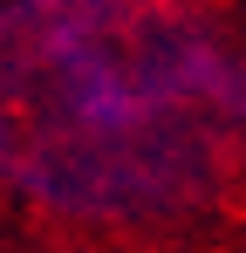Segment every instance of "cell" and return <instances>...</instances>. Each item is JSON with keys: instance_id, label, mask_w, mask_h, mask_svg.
<instances>
[{"instance_id": "6da1fadb", "label": "cell", "mask_w": 246, "mask_h": 253, "mask_svg": "<svg viewBox=\"0 0 246 253\" xmlns=\"http://www.w3.org/2000/svg\"><path fill=\"white\" fill-rule=\"evenodd\" d=\"M240 55L205 0H0V192L96 233L205 219L246 144Z\"/></svg>"}, {"instance_id": "7a4b0ae2", "label": "cell", "mask_w": 246, "mask_h": 253, "mask_svg": "<svg viewBox=\"0 0 246 253\" xmlns=\"http://www.w3.org/2000/svg\"><path fill=\"white\" fill-rule=\"evenodd\" d=\"M233 130L246 137V55H240V69H233Z\"/></svg>"}]
</instances>
